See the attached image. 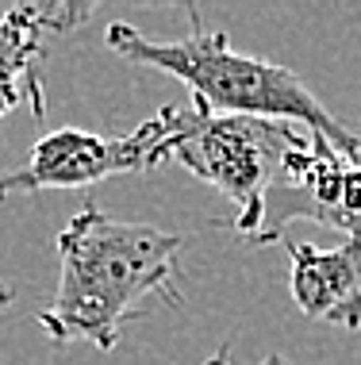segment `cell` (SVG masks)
<instances>
[{
    "label": "cell",
    "mask_w": 361,
    "mask_h": 365,
    "mask_svg": "<svg viewBox=\"0 0 361 365\" xmlns=\"http://www.w3.org/2000/svg\"><path fill=\"white\" fill-rule=\"evenodd\" d=\"M93 16V4H16L0 12V123L27 104L43 120V58L46 35H66Z\"/></svg>",
    "instance_id": "obj_6"
},
{
    "label": "cell",
    "mask_w": 361,
    "mask_h": 365,
    "mask_svg": "<svg viewBox=\"0 0 361 365\" xmlns=\"http://www.w3.org/2000/svg\"><path fill=\"white\" fill-rule=\"evenodd\" d=\"M181 250V235L85 204L58 235V289L38 312V327L51 342L115 350L127 315L139 312L146 296H162L173 308L184 300L177 289Z\"/></svg>",
    "instance_id": "obj_1"
},
{
    "label": "cell",
    "mask_w": 361,
    "mask_h": 365,
    "mask_svg": "<svg viewBox=\"0 0 361 365\" xmlns=\"http://www.w3.org/2000/svg\"><path fill=\"white\" fill-rule=\"evenodd\" d=\"M288 250L292 273L288 292L300 315L315 323H335L346 331H361V231L346 235L338 246H311L281 239Z\"/></svg>",
    "instance_id": "obj_7"
},
{
    "label": "cell",
    "mask_w": 361,
    "mask_h": 365,
    "mask_svg": "<svg viewBox=\"0 0 361 365\" xmlns=\"http://www.w3.org/2000/svg\"><path fill=\"white\" fill-rule=\"evenodd\" d=\"M296 131V123L250 120V115H208L200 108H189L173 162H181L219 196H227L235 208L231 227L258 246L269 185Z\"/></svg>",
    "instance_id": "obj_3"
},
{
    "label": "cell",
    "mask_w": 361,
    "mask_h": 365,
    "mask_svg": "<svg viewBox=\"0 0 361 365\" xmlns=\"http://www.w3.org/2000/svg\"><path fill=\"white\" fill-rule=\"evenodd\" d=\"M204 365H235V354H231V342H223V346H219L216 354H211V358L204 361ZM253 365H292V361L285 358V354H269V358H261V361H253Z\"/></svg>",
    "instance_id": "obj_8"
},
{
    "label": "cell",
    "mask_w": 361,
    "mask_h": 365,
    "mask_svg": "<svg viewBox=\"0 0 361 365\" xmlns=\"http://www.w3.org/2000/svg\"><path fill=\"white\" fill-rule=\"evenodd\" d=\"M16 300V292L12 289H4V284H0V308H8V304Z\"/></svg>",
    "instance_id": "obj_9"
},
{
    "label": "cell",
    "mask_w": 361,
    "mask_h": 365,
    "mask_svg": "<svg viewBox=\"0 0 361 365\" xmlns=\"http://www.w3.org/2000/svg\"><path fill=\"white\" fill-rule=\"evenodd\" d=\"M184 120L189 108L165 104L127 135H93L77 127L51 131L27 150V162L19 170L0 173V200L38 196L51 189H89L120 173H150L162 162H173Z\"/></svg>",
    "instance_id": "obj_4"
},
{
    "label": "cell",
    "mask_w": 361,
    "mask_h": 365,
    "mask_svg": "<svg viewBox=\"0 0 361 365\" xmlns=\"http://www.w3.org/2000/svg\"><path fill=\"white\" fill-rule=\"evenodd\" d=\"M354 158L342 154L330 139L300 127L296 139L288 143L281 170L266 196V220H261L258 246L281 242L285 227L296 220H311L335 227L342 235H357L354 220L346 212V177Z\"/></svg>",
    "instance_id": "obj_5"
},
{
    "label": "cell",
    "mask_w": 361,
    "mask_h": 365,
    "mask_svg": "<svg viewBox=\"0 0 361 365\" xmlns=\"http://www.w3.org/2000/svg\"><path fill=\"white\" fill-rule=\"evenodd\" d=\"M189 19H192L189 35L169 38V43L142 35L131 24H108L104 43L123 62L177 77L192 93V108H200V112L250 115V120H277V123L308 127V131L330 139L338 150L357 162L361 135H354L346 123H338L288 66L269 62V58L239 54L231 46L227 31H208L197 12H189Z\"/></svg>",
    "instance_id": "obj_2"
}]
</instances>
